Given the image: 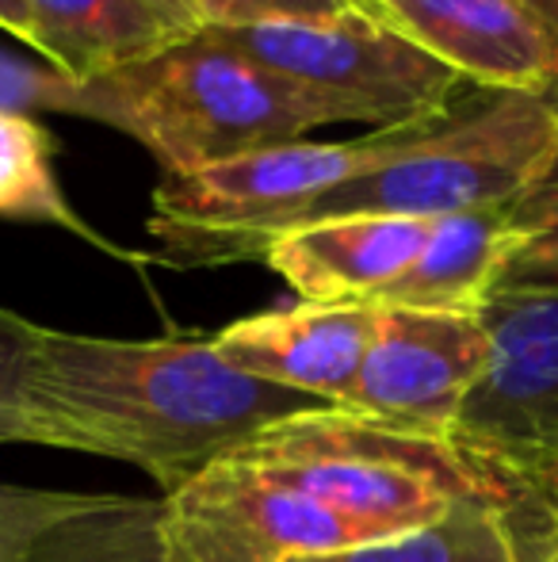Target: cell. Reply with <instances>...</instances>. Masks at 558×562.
I'll return each instance as SVG.
<instances>
[{
    "mask_svg": "<svg viewBox=\"0 0 558 562\" xmlns=\"http://www.w3.org/2000/svg\"><path fill=\"white\" fill-rule=\"evenodd\" d=\"M326 402L226 363L210 337L115 340L38 329L23 386L31 445L123 459L161 497L249 437Z\"/></svg>",
    "mask_w": 558,
    "mask_h": 562,
    "instance_id": "obj_1",
    "label": "cell"
},
{
    "mask_svg": "<svg viewBox=\"0 0 558 562\" xmlns=\"http://www.w3.org/2000/svg\"><path fill=\"white\" fill-rule=\"evenodd\" d=\"M230 456L318 502L364 543L432 528L475 497H521L509 474L493 471L455 440L364 422L341 406H318L269 425Z\"/></svg>",
    "mask_w": 558,
    "mask_h": 562,
    "instance_id": "obj_2",
    "label": "cell"
},
{
    "mask_svg": "<svg viewBox=\"0 0 558 562\" xmlns=\"http://www.w3.org/2000/svg\"><path fill=\"white\" fill-rule=\"evenodd\" d=\"M84 119L146 146L164 177L341 123L318 97L207 35L89 81Z\"/></svg>",
    "mask_w": 558,
    "mask_h": 562,
    "instance_id": "obj_3",
    "label": "cell"
},
{
    "mask_svg": "<svg viewBox=\"0 0 558 562\" xmlns=\"http://www.w3.org/2000/svg\"><path fill=\"white\" fill-rule=\"evenodd\" d=\"M555 154L558 89H470L447 115L421 123L387 161L321 195L291 226L349 215L436 223L467 211L513 207L544 177Z\"/></svg>",
    "mask_w": 558,
    "mask_h": 562,
    "instance_id": "obj_4",
    "label": "cell"
},
{
    "mask_svg": "<svg viewBox=\"0 0 558 562\" xmlns=\"http://www.w3.org/2000/svg\"><path fill=\"white\" fill-rule=\"evenodd\" d=\"M418 126L372 131L352 142H280L207 169L172 172L153 188L149 234L180 268L261 260L272 237L306 207L383 165Z\"/></svg>",
    "mask_w": 558,
    "mask_h": 562,
    "instance_id": "obj_5",
    "label": "cell"
},
{
    "mask_svg": "<svg viewBox=\"0 0 558 562\" xmlns=\"http://www.w3.org/2000/svg\"><path fill=\"white\" fill-rule=\"evenodd\" d=\"M200 35L318 97L341 123H372L375 131L440 119L470 92L452 69L364 12Z\"/></svg>",
    "mask_w": 558,
    "mask_h": 562,
    "instance_id": "obj_6",
    "label": "cell"
},
{
    "mask_svg": "<svg viewBox=\"0 0 558 562\" xmlns=\"http://www.w3.org/2000/svg\"><path fill=\"white\" fill-rule=\"evenodd\" d=\"M172 562H295L367 548L341 517L238 456L161 497Z\"/></svg>",
    "mask_w": 558,
    "mask_h": 562,
    "instance_id": "obj_7",
    "label": "cell"
},
{
    "mask_svg": "<svg viewBox=\"0 0 558 562\" xmlns=\"http://www.w3.org/2000/svg\"><path fill=\"white\" fill-rule=\"evenodd\" d=\"M482 322L493 360L452 440L513 482H528L558 459V291L493 295Z\"/></svg>",
    "mask_w": 558,
    "mask_h": 562,
    "instance_id": "obj_8",
    "label": "cell"
},
{
    "mask_svg": "<svg viewBox=\"0 0 558 562\" xmlns=\"http://www.w3.org/2000/svg\"><path fill=\"white\" fill-rule=\"evenodd\" d=\"M490 360L482 314L379 306L375 340L341 409L418 437L452 440Z\"/></svg>",
    "mask_w": 558,
    "mask_h": 562,
    "instance_id": "obj_9",
    "label": "cell"
},
{
    "mask_svg": "<svg viewBox=\"0 0 558 562\" xmlns=\"http://www.w3.org/2000/svg\"><path fill=\"white\" fill-rule=\"evenodd\" d=\"M467 89L555 92L558 50L521 0H356Z\"/></svg>",
    "mask_w": 558,
    "mask_h": 562,
    "instance_id": "obj_10",
    "label": "cell"
},
{
    "mask_svg": "<svg viewBox=\"0 0 558 562\" xmlns=\"http://www.w3.org/2000/svg\"><path fill=\"white\" fill-rule=\"evenodd\" d=\"M379 326L375 303H303L249 314L218 329L226 363L283 391L341 406Z\"/></svg>",
    "mask_w": 558,
    "mask_h": 562,
    "instance_id": "obj_11",
    "label": "cell"
},
{
    "mask_svg": "<svg viewBox=\"0 0 558 562\" xmlns=\"http://www.w3.org/2000/svg\"><path fill=\"white\" fill-rule=\"evenodd\" d=\"M429 234L424 218H321L276 234L261 260L303 303H375L418 260Z\"/></svg>",
    "mask_w": 558,
    "mask_h": 562,
    "instance_id": "obj_12",
    "label": "cell"
},
{
    "mask_svg": "<svg viewBox=\"0 0 558 562\" xmlns=\"http://www.w3.org/2000/svg\"><path fill=\"white\" fill-rule=\"evenodd\" d=\"M38 61L89 85L200 35L149 0H27Z\"/></svg>",
    "mask_w": 558,
    "mask_h": 562,
    "instance_id": "obj_13",
    "label": "cell"
},
{
    "mask_svg": "<svg viewBox=\"0 0 558 562\" xmlns=\"http://www.w3.org/2000/svg\"><path fill=\"white\" fill-rule=\"evenodd\" d=\"M509 252V207L436 218L418 260L383 291L379 306L482 314Z\"/></svg>",
    "mask_w": 558,
    "mask_h": 562,
    "instance_id": "obj_14",
    "label": "cell"
},
{
    "mask_svg": "<svg viewBox=\"0 0 558 562\" xmlns=\"http://www.w3.org/2000/svg\"><path fill=\"white\" fill-rule=\"evenodd\" d=\"M54 157H58V138L35 115H0V218L58 226L115 260L149 265V257L107 241L96 226L77 215L69 195L61 192Z\"/></svg>",
    "mask_w": 558,
    "mask_h": 562,
    "instance_id": "obj_15",
    "label": "cell"
},
{
    "mask_svg": "<svg viewBox=\"0 0 558 562\" xmlns=\"http://www.w3.org/2000/svg\"><path fill=\"white\" fill-rule=\"evenodd\" d=\"M513 505L516 502L475 497V502L455 505L440 525L421 528V532L352 548L341 555L295 562H528L513 520Z\"/></svg>",
    "mask_w": 558,
    "mask_h": 562,
    "instance_id": "obj_16",
    "label": "cell"
},
{
    "mask_svg": "<svg viewBox=\"0 0 558 562\" xmlns=\"http://www.w3.org/2000/svg\"><path fill=\"white\" fill-rule=\"evenodd\" d=\"M27 562H172L161 536V497L100 494L89 509L58 520Z\"/></svg>",
    "mask_w": 558,
    "mask_h": 562,
    "instance_id": "obj_17",
    "label": "cell"
},
{
    "mask_svg": "<svg viewBox=\"0 0 558 562\" xmlns=\"http://www.w3.org/2000/svg\"><path fill=\"white\" fill-rule=\"evenodd\" d=\"M558 291V154L509 207V252L493 295Z\"/></svg>",
    "mask_w": 558,
    "mask_h": 562,
    "instance_id": "obj_18",
    "label": "cell"
},
{
    "mask_svg": "<svg viewBox=\"0 0 558 562\" xmlns=\"http://www.w3.org/2000/svg\"><path fill=\"white\" fill-rule=\"evenodd\" d=\"M100 494H66V490H31L0 482V562H27L31 548L58 520L89 509Z\"/></svg>",
    "mask_w": 558,
    "mask_h": 562,
    "instance_id": "obj_19",
    "label": "cell"
},
{
    "mask_svg": "<svg viewBox=\"0 0 558 562\" xmlns=\"http://www.w3.org/2000/svg\"><path fill=\"white\" fill-rule=\"evenodd\" d=\"M58 112L84 119V85L69 81L54 66L35 58H15L0 46V115Z\"/></svg>",
    "mask_w": 558,
    "mask_h": 562,
    "instance_id": "obj_20",
    "label": "cell"
},
{
    "mask_svg": "<svg viewBox=\"0 0 558 562\" xmlns=\"http://www.w3.org/2000/svg\"><path fill=\"white\" fill-rule=\"evenodd\" d=\"M35 322L0 306V445H31L23 422V386L38 340Z\"/></svg>",
    "mask_w": 558,
    "mask_h": 562,
    "instance_id": "obj_21",
    "label": "cell"
},
{
    "mask_svg": "<svg viewBox=\"0 0 558 562\" xmlns=\"http://www.w3.org/2000/svg\"><path fill=\"white\" fill-rule=\"evenodd\" d=\"M200 31L269 27V23H310L356 12V0H192Z\"/></svg>",
    "mask_w": 558,
    "mask_h": 562,
    "instance_id": "obj_22",
    "label": "cell"
},
{
    "mask_svg": "<svg viewBox=\"0 0 558 562\" xmlns=\"http://www.w3.org/2000/svg\"><path fill=\"white\" fill-rule=\"evenodd\" d=\"M516 486H521V505L536 513L547 532V543H551V551H558V459L547 463L539 474H532L528 482H516Z\"/></svg>",
    "mask_w": 558,
    "mask_h": 562,
    "instance_id": "obj_23",
    "label": "cell"
},
{
    "mask_svg": "<svg viewBox=\"0 0 558 562\" xmlns=\"http://www.w3.org/2000/svg\"><path fill=\"white\" fill-rule=\"evenodd\" d=\"M0 31L12 35L15 43H23L31 50V12H27V0H0Z\"/></svg>",
    "mask_w": 558,
    "mask_h": 562,
    "instance_id": "obj_24",
    "label": "cell"
},
{
    "mask_svg": "<svg viewBox=\"0 0 558 562\" xmlns=\"http://www.w3.org/2000/svg\"><path fill=\"white\" fill-rule=\"evenodd\" d=\"M524 8L532 12V20L544 27V35L555 43V50H558V0H521Z\"/></svg>",
    "mask_w": 558,
    "mask_h": 562,
    "instance_id": "obj_25",
    "label": "cell"
},
{
    "mask_svg": "<svg viewBox=\"0 0 558 562\" xmlns=\"http://www.w3.org/2000/svg\"><path fill=\"white\" fill-rule=\"evenodd\" d=\"M149 4H157V8H161V12H169L172 20H180V23H184V27L200 31V20H195L192 0H149Z\"/></svg>",
    "mask_w": 558,
    "mask_h": 562,
    "instance_id": "obj_26",
    "label": "cell"
},
{
    "mask_svg": "<svg viewBox=\"0 0 558 562\" xmlns=\"http://www.w3.org/2000/svg\"><path fill=\"white\" fill-rule=\"evenodd\" d=\"M547 562H558V559H555V555H551V559H547Z\"/></svg>",
    "mask_w": 558,
    "mask_h": 562,
    "instance_id": "obj_27",
    "label": "cell"
},
{
    "mask_svg": "<svg viewBox=\"0 0 558 562\" xmlns=\"http://www.w3.org/2000/svg\"><path fill=\"white\" fill-rule=\"evenodd\" d=\"M551 555H555V559H558V551H551Z\"/></svg>",
    "mask_w": 558,
    "mask_h": 562,
    "instance_id": "obj_28",
    "label": "cell"
}]
</instances>
